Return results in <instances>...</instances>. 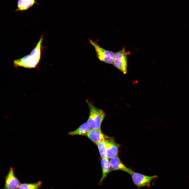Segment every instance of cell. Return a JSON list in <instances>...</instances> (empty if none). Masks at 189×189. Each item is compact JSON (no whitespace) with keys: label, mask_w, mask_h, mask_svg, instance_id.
Returning <instances> with one entry per match:
<instances>
[{"label":"cell","mask_w":189,"mask_h":189,"mask_svg":"<svg viewBox=\"0 0 189 189\" xmlns=\"http://www.w3.org/2000/svg\"><path fill=\"white\" fill-rule=\"evenodd\" d=\"M43 39L41 36L38 42L30 53L21 58L13 61L15 67H21L27 68H35L39 62L41 56L42 44Z\"/></svg>","instance_id":"cell-1"},{"label":"cell","mask_w":189,"mask_h":189,"mask_svg":"<svg viewBox=\"0 0 189 189\" xmlns=\"http://www.w3.org/2000/svg\"><path fill=\"white\" fill-rule=\"evenodd\" d=\"M89 110V114L87 122L92 129L101 130V127L105 116L104 112L97 108L88 100L86 101Z\"/></svg>","instance_id":"cell-2"},{"label":"cell","mask_w":189,"mask_h":189,"mask_svg":"<svg viewBox=\"0 0 189 189\" xmlns=\"http://www.w3.org/2000/svg\"><path fill=\"white\" fill-rule=\"evenodd\" d=\"M130 53V52L126 51L124 47L115 53L113 64L124 74L127 72V56Z\"/></svg>","instance_id":"cell-3"},{"label":"cell","mask_w":189,"mask_h":189,"mask_svg":"<svg viewBox=\"0 0 189 189\" xmlns=\"http://www.w3.org/2000/svg\"><path fill=\"white\" fill-rule=\"evenodd\" d=\"M89 41L94 47L97 57L100 61L106 63L113 64L115 54L114 52L104 49L97 42L91 39H89Z\"/></svg>","instance_id":"cell-4"},{"label":"cell","mask_w":189,"mask_h":189,"mask_svg":"<svg viewBox=\"0 0 189 189\" xmlns=\"http://www.w3.org/2000/svg\"><path fill=\"white\" fill-rule=\"evenodd\" d=\"M131 175L133 183L138 188L149 187L151 182L158 177L156 175L148 176L134 171Z\"/></svg>","instance_id":"cell-5"},{"label":"cell","mask_w":189,"mask_h":189,"mask_svg":"<svg viewBox=\"0 0 189 189\" xmlns=\"http://www.w3.org/2000/svg\"><path fill=\"white\" fill-rule=\"evenodd\" d=\"M5 183L3 189H18L20 183L15 176L14 169L10 167L4 177Z\"/></svg>","instance_id":"cell-6"},{"label":"cell","mask_w":189,"mask_h":189,"mask_svg":"<svg viewBox=\"0 0 189 189\" xmlns=\"http://www.w3.org/2000/svg\"><path fill=\"white\" fill-rule=\"evenodd\" d=\"M106 144V157L108 159H111L117 155L118 145L112 139H106L104 140Z\"/></svg>","instance_id":"cell-7"},{"label":"cell","mask_w":189,"mask_h":189,"mask_svg":"<svg viewBox=\"0 0 189 189\" xmlns=\"http://www.w3.org/2000/svg\"><path fill=\"white\" fill-rule=\"evenodd\" d=\"M109 162L112 170H120L126 172L131 175L133 171L126 167L121 161L118 156L111 159Z\"/></svg>","instance_id":"cell-8"},{"label":"cell","mask_w":189,"mask_h":189,"mask_svg":"<svg viewBox=\"0 0 189 189\" xmlns=\"http://www.w3.org/2000/svg\"><path fill=\"white\" fill-rule=\"evenodd\" d=\"M87 136L97 145L99 142L105 140L111 139L104 134L101 130L91 129Z\"/></svg>","instance_id":"cell-9"},{"label":"cell","mask_w":189,"mask_h":189,"mask_svg":"<svg viewBox=\"0 0 189 189\" xmlns=\"http://www.w3.org/2000/svg\"><path fill=\"white\" fill-rule=\"evenodd\" d=\"M101 163L102 173V177L98 182L99 185L103 184L104 180L112 170L109 161L107 158H102Z\"/></svg>","instance_id":"cell-10"},{"label":"cell","mask_w":189,"mask_h":189,"mask_svg":"<svg viewBox=\"0 0 189 189\" xmlns=\"http://www.w3.org/2000/svg\"><path fill=\"white\" fill-rule=\"evenodd\" d=\"M38 4L36 0H18L15 12L24 11L28 10L35 4Z\"/></svg>","instance_id":"cell-11"},{"label":"cell","mask_w":189,"mask_h":189,"mask_svg":"<svg viewBox=\"0 0 189 189\" xmlns=\"http://www.w3.org/2000/svg\"><path fill=\"white\" fill-rule=\"evenodd\" d=\"M91 128L87 122L81 125L75 130L70 132L68 134L70 135H81L87 136L91 129Z\"/></svg>","instance_id":"cell-12"},{"label":"cell","mask_w":189,"mask_h":189,"mask_svg":"<svg viewBox=\"0 0 189 189\" xmlns=\"http://www.w3.org/2000/svg\"><path fill=\"white\" fill-rule=\"evenodd\" d=\"M42 184L40 181L33 183H20L18 189H40Z\"/></svg>","instance_id":"cell-13"},{"label":"cell","mask_w":189,"mask_h":189,"mask_svg":"<svg viewBox=\"0 0 189 189\" xmlns=\"http://www.w3.org/2000/svg\"><path fill=\"white\" fill-rule=\"evenodd\" d=\"M105 140L99 142L97 145L99 154L102 158H107Z\"/></svg>","instance_id":"cell-14"}]
</instances>
